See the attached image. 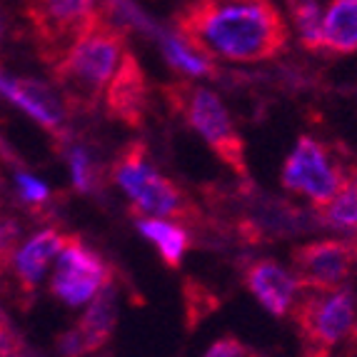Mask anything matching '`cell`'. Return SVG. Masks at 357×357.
Returning <instances> with one entry per match:
<instances>
[{
  "mask_svg": "<svg viewBox=\"0 0 357 357\" xmlns=\"http://www.w3.org/2000/svg\"><path fill=\"white\" fill-rule=\"evenodd\" d=\"M70 167H73V180L80 192H90L96 185V170H93V160L88 158L83 148L70 150Z\"/></svg>",
  "mask_w": 357,
  "mask_h": 357,
  "instance_id": "obj_21",
  "label": "cell"
},
{
  "mask_svg": "<svg viewBox=\"0 0 357 357\" xmlns=\"http://www.w3.org/2000/svg\"><path fill=\"white\" fill-rule=\"evenodd\" d=\"M295 328L315 350H330L337 345L355 325V295L345 287L315 292L310 290L292 305Z\"/></svg>",
  "mask_w": 357,
  "mask_h": 357,
  "instance_id": "obj_6",
  "label": "cell"
},
{
  "mask_svg": "<svg viewBox=\"0 0 357 357\" xmlns=\"http://www.w3.org/2000/svg\"><path fill=\"white\" fill-rule=\"evenodd\" d=\"M0 96H6L13 105H18L25 115H30L50 135H63L66 110H63L60 98L48 85L38 83L33 77H20L0 70Z\"/></svg>",
  "mask_w": 357,
  "mask_h": 357,
  "instance_id": "obj_11",
  "label": "cell"
},
{
  "mask_svg": "<svg viewBox=\"0 0 357 357\" xmlns=\"http://www.w3.org/2000/svg\"><path fill=\"white\" fill-rule=\"evenodd\" d=\"M173 28L208 60L245 66L280 58L290 43V28L273 0H188L175 10Z\"/></svg>",
  "mask_w": 357,
  "mask_h": 357,
  "instance_id": "obj_1",
  "label": "cell"
},
{
  "mask_svg": "<svg viewBox=\"0 0 357 357\" xmlns=\"http://www.w3.org/2000/svg\"><path fill=\"white\" fill-rule=\"evenodd\" d=\"M40 55L53 66L66 48L96 18L102 15L98 0H20Z\"/></svg>",
  "mask_w": 357,
  "mask_h": 357,
  "instance_id": "obj_5",
  "label": "cell"
},
{
  "mask_svg": "<svg viewBox=\"0 0 357 357\" xmlns=\"http://www.w3.org/2000/svg\"><path fill=\"white\" fill-rule=\"evenodd\" d=\"M137 230L158 248L167 268H180L185 252L190 248V235L180 222L160 218H137Z\"/></svg>",
  "mask_w": 357,
  "mask_h": 357,
  "instance_id": "obj_16",
  "label": "cell"
},
{
  "mask_svg": "<svg viewBox=\"0 0 357 357\" xmlns=\"http://www.w3.org/2000/svg\"><path fill=\"white\" fill-rule=\"evenodd\" d=\"M110 285V268L93 248L75 235H66L58 252L50 290L66 305H88Z\"/></svg>",
  "mask_w": 357,
  "mask_h": 357,
  "instance_id": "obj_7",
  "label": "cell"
},
{
  "mask_svg": "<svg viewBox=\"0 0 357 357\" xmlns=\"http://www.w3.org/2000/svg\"><path fill=\"white\" fill-rule=\"evenodd\" d=\"M126 33L107 20L96 18L53 63V75L68 100L93 107L102 100L110 77L126 55Z\"/></svg>",
  "mask_w": 357,
  "mask_h": 357,
  "instance_id": "obj_2",
  "label": "cell"
},
{
  "mask_svg": "<svg viewBox=\"0 0 357 357\" xmlns=\"http://www.w3.org/2000/svg\"><path fill=\"white\" fill-rule=\"evenodd\" d=\"M113 180L130 197L135 218H160L197 225L203 213L188 192L150 162L143 143H130L113 162Z\"/></svg>",
  "mask_w": 357,
  "mask_h": 357,
  "instance_id": "obj_3",
  "label": "cell"
},
{
  "mask_svg": "<svg viewBox=\"0 0 357 357\" xmlns=\"http://www.w3.org/2000/svg\"><path fill=\"white\" fill-rule=\"evenodd\" d=\"M322 50L335 55L357 53V0H330L322 15Z\"/></svg>",
  "mask_w": 357,
  "mask_h": 357,
  "instance_id": "obj_15",
  "label": "cell"
},
{
  "mask_svg": "<svg viewBox=\"0 0 357 357\" xmlns=\"http://www.w3.org/2000/svg\"><path fill=\"white\" fill-rule=\"evenodd\" d=\"M307 357H333V355H330V350H312Z\"/></svg>",
  "mask_w": 357,
  "mask_h": 357,
  "instance_id": "obj_25",
  "label": "cell"
},
{
  "mask_svg": "<svg viewBox=\"0 0 357 357\" xmlns=\"http://www.w3.org/2000/svg\"><path fill=\"white\" fill-rule=\"evenodd\" d=\"M20 235H23V227L15 218L0 213V275H6L13 268V260H15V252H18Z\"/></svg>",
  "mask_w": 357,
  "mask_h": 357,
  "instance_id": "obj_20",
  "label": "cell"
},
{
  "mask_svg": "<svg viewBox=\"0 0 357 357\" xmlns=\"http://www.w3.org/2000/svg\"><path fill=\"white\" fill-rule=\"evenodd\" d=\"M23 350V342L20 337L15 335V330L8 325V320L0 315V357H15L20 355Z\"/></svg>",
  "mask_w": 357,
  "mask_h": 357,
  "instance_id": "obj_24",
  "label": "cell"
},
{
  "mask_svg": "<svg viewBox=\"0 0 357 357\" xmlns=\"http://www.w3.org/2000/svg\"><path fill=\"white\" fill-rule=\"evenodd\" d=\"M290 20L300 36V43L312 53L322 50V10L317 0H285Z\"/></svg>",
  "mask_w": 357,
  "mask_h": 357,
  "instance_id": "obj_18",
  "label": "cell"
},
{
  "mask_svg": "<svg viewBox=\"0 0 357 357\" xmlns=\"http://www.w3.org/2000/svg\"><path fill=\"white\" fill-rule=\"evenodd\" d=\"M203 357H248V347H245L238 337L225 335V337L215 340Z\"/></svg>",
  "mask_w": 357,
  "mask_h": 357,
  "instance_id": "obj_23",
  "label": "cell"
},
{
  "mask_svg": "<svg viewBox=\"0 0 357 357\" xmlns=\"http://www.w3.org/2000/svg\"><path fill=\"white\" fill-rule=\"evenodd\" d=\"M160 45H162V53H165L167 63H170L178 73H183V75H190V77L215 75L213 60H208L205 55L188 48L178 36H167V33H162Z\"/></svg>",
  "mask_w": 357,
  "mask_h": 357,
  "instance_id": "obj_19",
  "label": "cell"
},
{
  "mask_svg": "<svg viewBox=\"0 0 357 357\" xmlns=\"http://www.w3.org/2000/svg\"><path fill=\"white\" fill-rule=\"evenodd\" d=\"M317 220L328 227L357 230V170L347 165L345 178L328 203L315 208Z\"/></svg>",
  "mask_w": 357,
  "mask_h": 357,
  "instance_id": "obj_17",
  "label": "cell"
},
{
  "mask_svg": "<svg viewBox=\"0 0 357 357\" xmlns=\"http://www.w3.org/2000/svg\"><path fill=\"white\" fill-rule=\"evenodd\" d=\"M347 165L335 162L320 140L303 135L282 167V188L295 195H305L312 208H320L335 195Z\"/></svg>",
  "mask_w": 357,
  "mask_h": 357,
  "instance_id": "obj_8",
  "label": "cell"
},
{
  "mask_svg": "<svg viewBox=\"0 0 357 357\" xmlns=\"http://www.w3.org/2000/svg\"><path fill=\"white\" fill-rule=\"evenodd\" d=\"M115 328V303L113 292L102 290L98 298L88 303L85 315L80 317L75 328L58 337V350L63 357H83L93 355L105 345Z\"/></svg>",
  "mask_w": 357,
  "mask_h": 357,
  "instance_id": "obj_12",
  "label": "cell"
},
{
  "mask_svg": "<svg viewBox=\"0 0 357 357\" xmlns=\"http://www.w3.org/2000/svg\"><path fill=\"white\" fill-rule=\"evenodd\" d=\"M352 340H355V345H357V320H355V325H352Z\"/></svg>",
  "mask_w": 357,
  "mask_h": 357,
  "instance_id": "obj_26",
  "label": "cell"
},
{
  "mask_svg": "<svg viewBox=\"0 0 357 357\" xmlns=\"http://www.w3.org/2000/svg\"><path fill=\"white\" fill-rule=\"evenodd\" d=\"M18 192L25 203H33V205H43L50 197V190L45 188V183H40V180L28 173L18 175Z\"/></svg>",
  "mask_w": 357,
  "mask_h": 357,
  "instance_id": "obj_22",
  "label": "cell"
},
{
  "mask_svg": "<svg viewBox=\"0 0 357 357\" xmlns=\"http://www.w3.org/2000/svg\"><path fill=\"white\" fill-rule=\"evenodd\" d=\"M63 240H66V235L60 230L45 227V230L36 232L33 238L25 240V245L18 248L15 260H13V268H15V278H18V285L25 298H33V292L40 285L50 260L63 248Z\"/></svg>",
  "mask_w": 357,
  "mask_h": 357,
  "instance_id": "obj_14",
  "label": "cell"
},
{
  "mask_svg": "<svg viewBox=\"0 0 357 357\" xmlns=\"http://www.w3.org/2000/svg\"><path fill=\"white\" fill-rule=\"evenodd\" d=\"M102 100H105V113L113 120L126 123L128 128H143L150 100L148 77L130 50H126L118 70L110 77Z\"/></svg>",
  "mask_w": 357,
  "mask_h": 357,
  "instance_id": "obj_10",
  "label": "cell"
},
{
  "mask_svg": "<svg viewBox=\"0 0 357 357\" xmlns=\"http://www.w3.org/2000/svg\"><path fill=\"white\" fill-rule=\"evenodd\" d=\"M243 280L268 312H273L275 317L290 315L300 285L287 268L278 265L270 257H260V260H252L245 265Z\"/></svg>",
  "mask_w": 357,
  "mask_h": 357,
  "instance_id": "obj_13",
  "label": "cell"
},
{
  "mask_svg": "<svg viewBox=\"0 0 357 357\" xmlns=\"http://www.w3.org/2000/svg\"><path fill=\"white\" fill-rule=\"evenodd\" d=\"M162 96L170 110L180 115L208 143V148L218 155V160L225 162L238 178H250L243 135L232 123L227 107L213 90L188 83V80H175V83L162 85Z\"/></svg>",
  "mask_w": 357,
  "mask_h": 357,
  "instance_id": "obj_4",
  "label": "cell"
},
{
  "mask_svg": "<svg viewBox=\"0 0 357 357\" xmlns=\"http://www.w3.org/2000/svg\"><path fill=\"white\" fill-rule=\"evenodd\" d=\"M357 268V238L315 240L292 250V275L305 290H337Z\"/></svg>",
  "mask_w": 357,
  "mask_h": 357,
  "instance_id": "obj_9",
  "label": "cell"
},
{
  "mask_svg": "<svg viewBox=\"0 0 357 357\" xmlns=\"http://www.w3.org/2000/svg\"><path fill=\"white\" fill-rule=\"evenodd\" d=\"M0 33H3V25H0Z\"/></svg>",
  "mask_w": 357,
  "mask_h": 357,
  "instance_id": "obj_27",
  "label": "cell"
}]
</instances>
